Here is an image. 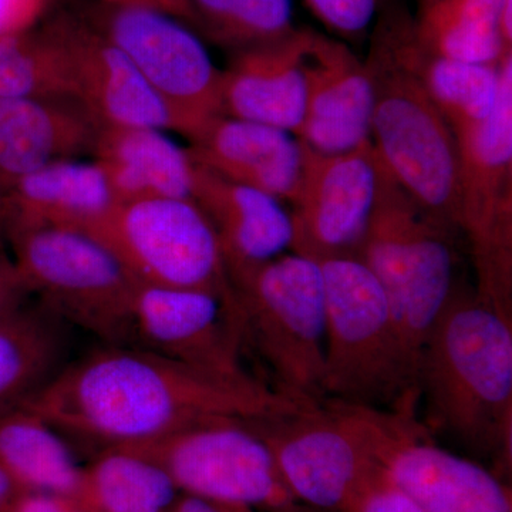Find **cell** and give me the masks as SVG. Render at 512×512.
<instances>
[{
	"label": "cell",
	"mask_w": 512,
	"mask_h": 512,
	"mask_svg": "<svg viewBox=\"0 0 512 512\" xmlns=\"http://www.w3.org/2000/svg\"><path fill=\"white\" fill-rule=\"evenodd\" d=\"M501 0H430L413 33L431 56L470 63H500L504 49L498 29Z\"/></svg>",
	"instance_id": "27"
},
{
	"label": "cell",
	"mask_w": 512,
	"mask_h": 512,
	"mask_svg": "<svg viewBox=\"0 0 512 512\" xmlns=\"http://www.w3.org/2000/svg\"><path fill=\"white\" fill-rule=\"evenodd\" d=\"M0 467L25 491L69 498L82 478L59 431L25 407L0 414Z\"/></svg>",
	"instance_id": "25"
},
{
	"label": "cell",
	"mask_w": 512,
	"mask_h": 512,
	"mask_svg": "<svg viewBox=\"0 0 512 512\" xmlns=\"http://www.w3.org/2000/svg\"><path fill=\"white\" fill-rule=\"evenodd\" d=\"M168 512H229L227 505L211 503L204 498L190 497L184 498L180 503L173 504Z\"/></svg>",
	"instance_id": "38"
},
{
	"label": "cell",
	"mask_w": 512,
	"mask_h": 512,
	"mask_svg": "<svg viewBox=\"0 0 512 512\" xmlns=\"http://www.w3.org/2000/svg\"><path fill=\"white\" fill-rule=\"evenodd\" d=\"M100 128L74 99L0 97V192L47 164L93 154Z\"/></svg>",
	"instance_id": "20"
},
{
	"label": "cell",
	"mask_w": 512,
	"mask_h": 512,
	"mask_svg": "<svg viewBox=\"0 0 512 512\" xmlns=\"http://www.w3.org/2000/svg\"><path fill=\"white\" fill-rule=\"evenodd\" d=\"M419 72L454 134L487 119L494 110L501 89V60L495 64L461 62L431 56L419 46Z\"/></svg>",
	"instance_id": "28"
},
{
	"label": "cell",
	"mask_w": 512,
	"mask_h": 512,
	"mask_svg": "<svg viewBox=\"0 0 512 512\" xmlns=\"http://www.w3.org/2000/svg\"><path fill=\"white\" fill-rule=\"evenodd\" d=\"M312 30L235 52L221 77V113L254 121L296 137L305 114L303 60Z\"/></svg>",
	"instance_id": "18"
},
{
	"label": "cell",
	"mask_w": 512,
	"mask_h": 512,
	"mask_svg": "<svg viewBox=\"0 0 512 512\" xmlns=\"http://www.w3.org/2000/svg\"><path fill=\"white\" fill-rule=\"evenodd\" d=\"M228 507V511L229 512H249V508H244V507H229V505H227Z\"/></svg>",
	"instance_id": "41"
},
{
	"label": "cell",
	"mask_w": 512,
	"mask_h": 512,
	"mask_svg": "<svg viewBox=\"0 0 512 512\" xmlns=\"http://www.w3.org/2000/svg\"><path fill=\"white\" fill-rule=\"evenodd\" d=\"M379 178V158L370 140L338 154L303 146L301 181L289 202L291 251L313 261L357 255L375 207Z\"/></svg>",
	"instance_id": "14"
},
{
	"label": "cell",
	"mask_w": 512,
	"mask_h": 512,
	"mask_svg": "<svg viewBox=\"0 0 512 512\" xmlns=\"http://www.w3.org/2000/svg\"><path fill=\"white\" fill-rule=\"evenodd\" d=\"M80 16L128 57L188 140L222 116V70L194 33L161 10L86 3Z\"/></svg>",
	"instance_id": "11"
},
{
	"label": "cell",
	"mask_w": 512,
	"mask_h": 512,
	"mask_svg": "<svg viewBox=\"0 0 512 512\" xmlns=\"http://www.w3.org/2000/svg\"><path fill=\"white\" fill-rule=\"evenodd\" d=\"M93 156L117 204L148 198H191L192 164L163 130L101 127Z\"/></svg>",
	"instance_id": "23"
},
{
	"label": "cell",
	"mask_w": 512,
	"mask_h": 512,
	"mask_svg": "<svg viewBox=\"0 0 512 512\" xmlns=\"http://www.w3.org/2000/svg\"><path fill=\"white\" fill-rule=\"evenodd\" d=\"M84 232L106 245L140 284L237 301L215 229L191 198L120 202Z\"/></svg>",
	"instance_id": "9"
},
{
	"label": "cell",
	"mask_w": 512,
	"mask_h": 512,
	"mask_svg": "<svg viewBox=\"0 0 512 512\" xmlns=\"http://www.w3.org/2000/svg\"><path fill=\"white\" fill-rule=\"evenodd\" d=\"M194 25L234 52L278 42L295 32L292 0H191Z\"/></svg>",
	"instance_id": "29"
},
{
	"label": "cell",
	"mask_w": 512,
	"mask_h": 512,
	"mask_svg": "<svg viewBox=\"0 0 512 512\" xmlns=\"http://www.w3.org/2000/svg\"><path fill=\"white\" fill-rule=\"evenodd\" d=\"M177 485L167 471L147 458L121 450H104L82 471L72 500L86 512H168Z\"/></svg>",
	"instance_id": "26"
},
{
	"label": "cell",
	"mask_w": 512,
	"mask_h": 512,
	"mask_svg": "<svg viewBox=\"0 0 512 512\" xmlns=\"http://www.w3.org/2000/svg\"><path fill=\"white\" fill-rule=\"evenodd\" d=\"M367 420L380 470L424 512H512L511 488L434 443L416 413L367 407Z\"/></svg>",
	"instance_id": "13"
},
{
	"label": "cell",
	"mask_w": 512,
	"mask_h": 512,
	"mask_svg": "<svg viewBox=\"0 0 512 512\" xmlns=\"http://www.w3.org/2000/svg\"><path fill=\"white\" fill-rule=\"evenodd\" d=\"M229 281L244 345L264 360L275 389L299 402H325V291L318 262L285 252L229 275Z\"/></svg>",
	"instance_id": "6"
},
{
	"label": "cell",
	"mask_w": 512,
	"mask_h": 512,
	"mask_svg": "<svg viewBox=\"0 0 512 512\" xmlns=\"http://www.w3.org/2000/svg\"><path fill=\"white\" fill-rule=\"evenodd\" d=\"M316 404L254 376L208 372L128 346L103 345L57 373L25 409L59 433L104 450L214 420H269Z\"/></svg>",
	"instance_id": "1"
},
{
	"label": "cell",
	"mask_w": 512,
	"mask_h": 512,
	"mask_svg": "<svg viewBox=\"0 0 512 512\" xmlns=\"http://www.w3.org/2000/svg\"><path fill=\"white\" fill-rule=\"evenodd\" d=\"M26 291L72 328L126 345L140 282L99 239L74 228H36L8 238Z\"/></svg>",
	"instance_id": "7"
},
{
	"label": "cell",
	"mask_w": 512,
	"mask_h": 512,
	"mask_svg": "<svg viewBox=\"0 0 512 512\" xmlns=\"http://www.w3.org/2000/svg\"><path fill=\"white\" fill-rule=\"evenodd\" d=\"M345 512H424L399 488L394 487L382 470H377L360 488Z\"/></svg>",
	"instance_id": "32"
},
{
	"label": "cell",
	"mask_w": 512,
	"mask_h": 512,
	"mask_svg": "<svg viewBox=\"0 0 512 512\" xmlns=\"http://www.w3.org/2000/svg\"><path fill=\"white\" fill-rule=\"evenodd\" d=\"M427 2H430V0H423V3H427Z\"/></svg>",
	"instance_id": "43"
},
{
	"label": "cell",
	"mask_w": 512,
	"mask_h": 512,
	"mask_svg": "<svg viewBox=\"0 0 512 512\" xmlns=\"http://www.w3.org/2000/svg\"><path fill=\"white\" fill-rule=\"evenodd\" d=\"M26 493L5 468L0 467V512H6L20 494Z\"/></svg>",
	"instance_id": "37"
},
{
	"label": "cell",
	"mask_w": 512,
	"mask_h": 512,
	"mask_svg": "<svg viewBox=\"0 0 512 512\" xmlns=\"http://www.w3.org/2000/svg\"><path fill=\"white\" fill-rule=\"evenodd\" d=\"M119 448L153 461L177 488L211 503L278 511H291L298 503L271 448L248 420L208 421Z\"/></svg>",
	"instance_id": "12"
},
{
	"label": "cell",
	"mask_w": 512,
	"mask_h": 512,
	"mask_svg": "<svg viewBox=\"0 0 512 512\" xmlns=\"http://www.w3.org/2000/svg\"><path fill=\"white\" fill-rule=\"evenodd\" d=\"M50 5L52 0H0V36L32 32Z\"/></svg>",
	"instance_id": "33"
},
{
	"label": "cell",
	"mask_w": 512,
	"mask_h": 512,
	"mask_svg": "<svg viewBox=\"0 0 512 512\" xmlns=\"http://www.w3.org/2000/svg\"><path fill=\"white\" fill-rule=\"evenodd\" d=\"M6 512H86L72 498L62 495L33 493L20 494Z\"/></svg>",
	"instance_id": "35"
},
{
	"label": "cell",
	"mask_w": 512,
	"mask_h": 512,
	"mask_svg": "<svg viewBox=\"0 0 512 512\" xmlns=\"http://www.w3.org/2000/svg\"><path fill=\"white\" fill-rule=\"evenodd\" d=\"M28 295L12 259L0 249V316L19 308Z\"/></svg>",
	"instance_id": "34"
},
{
	"label": "cell",
	"mask_w": 512,
	"mask_h": 512,
	"mask_svg": "<svg viewBox=\"0 0 512 512\" xmlns=\"http://www.w3.org/2000/svg\"><path fill=\"white\" fill-rule=\"evenodd\" d=\"M498 29L504 49L512 52V0H501L498 12Z\"/></svg>",
	"instance_id": "39"
},
{
	"label": "cell",
	"mask_w": 512,
	"mask_h": 512,
	"mask_svg": "<svg viewBox=\"0 0 512 512\" xmlns=\"http://www.w3.org/2000/svg\"><path fill=\"white\" fill-rule=\"evenodd\" d=\"M99 2L107 3V5L117 6H144V8H154L150 0H99ZM158 10V9H157Z\"/></svg>",
	"instance_id": "40"
},
{
	"label": "cell",
	"mask_w": 512,
	"mask_h": 512,
	"mask_svg": "<svg viewBox=\"0 0 512 512\" xmlns=\"http://www.w3.org/2000/svg\"><path fill=\"white\" fill-rule=\"evenodd\" d=\"M266 441L293 497L345 512L379 470L366 407L326 400L289 416L248 420Z\"/></svg>",
	"instance_id": "10"
},
{
	"label": "cell",
	"mask_w": 512,
	"mask_h": 512,
	"mask_svg": "<svg viewBox=\"0 0 512 512\" xmlns=\"http://www.w3.org/2000/svg\"><path fill=\"white\" fill-rule=\"evenodd\" d=\"M191 200L215 229L228 275L264 264L291 249V214L271 195L194 164Z\"/></svg>",
	"instance_id": "22"
},
{
	"label": "cell",
	"mask_w": 512,
	"mask_h": 512,
	"mask_svg": "<svg viewBox=\"0 0 512 512\" xmlns=\"http://www.w3.org/2000/svg\"><path fill=\"white\" fill-rule=\"evenodd\" d=\"M460 164V229L477 271V295L512 320V53L490 116L454 134Z\"/></svg>",
	"instance_id": "8"
},
{
	"label": "cell",
	"mask_w": 512,
	"mask_h": 512,
	"mask_svg": "<svg viewBox=\"0 0 512 512\" xmlns=\"http://www.w3.org/2000/svg\"><path fill=\"white\" fill-rule=\"evenodd\" d=\"M454 231L416 204L380 164L375 207L356 256L386 293L404 373L417 397L421 353L456 291Z\"/></svg>",
	"instance_id": "4"
},
{
	"label": "cell",
	"mask_w": 512,
	"mask_h": 512,
	"mask_svg": "<svg viewBox=\"0 0 512 512\" xmlns=\"http://www.w3.org/2000/svg\"><path fill=\"white\" fill-rule=\"evenodd\" d=\"M316 262L325 291L323 399L416 413L382 285L359 256Z\"/></svg>",
	"instance_id": "5"
},
{
	"label": "cell",
	"mask_w": 512,
	"mask_h": 512,
	"mask_svg": "<svg viewBox=\"0 0 512 512\" xmlns=\"http://www.w3.org/2000/svg\"><path fill=\"white\" fill-rule=\"evenodd\" d=\"M366 64L375 84L370 143L380 164L431 217L460 229L456 136L421 80L414 33L380 37Z\"/></svg>",
	"instance_id": "3"
},
{
	"label": "cell",
	"mask_w": 512,
	"mask_h": 512,
	"mask_svg": "<svg viewBox=\"0 0 512 512\" xmlns=\"http://www.w3.org/2000/svg\"><path fill=\"white\" fill-rule=\"evenodd\" d=\"M62 50L74 99L101 127L178 131L177 120L119 47L80 15L62 13L43 28Z\"/></svg>",
	"instance_id": "16"
},
{
	"label": "cell",
	"mask_w": 512,
	"mask_h": 512,
	"mask_svg": "<svg viewBox=\"0 0 512 512\" xmlns=\"http://www.w3.org/2000/svg\"><path fill=\"white\" fill-rule=\"evenodd\" d=\"M434 430L511 463L512 322L456 289L431 329L417 372Z\"/></svg>",
	"instance_id": "2"
},
{
	"label": "cell",
	"mask_w": 512,
	"mask_h": 512,
	"mask_svg": "<svg viewBox=\"0 0 512 512\" xmlns=\"http://www.w3.org/2000/svg\"><path fill=\"white\" fill-rule=\"evenodd\" d=\"M192 163L225 180L291 202L301 181L303 146L293 134L220 116L191 138Z\"/></svg>",
	"instance_id": "19"
},
{
	"label": "cell",
	"mask_w": 512,
	"mask_h": 512,
	"mask_svg": "<svg viewBox=\"0 0 512 512\" xmlns=\"http://www.w3.org/2000/svg\"><path fill=\"white\" fill-rule=\"evenodd\" d=\"M124 346L220 375H248L238 302L211 292L138 285Z\"/></svg>",
	"instance_id": "15"
},
{
	"label": "cell",
	"mask_w": 512,
	"mask_h": 512,
	"mask_svg": "<svg viewBox=\"0 0 512 512\" xmlns=\"http://www.w3.org/2000/svg\"><path fill=\"white\" fill-rule=\"evenodd\" d=\"M69 330L40 303L0 316V414L25 406L69 363Z\"/></svg>",
	"instance_id": "24"
},
{
	"label": "cell",
	"mask_w": 512,
	"mask_h": 512,
	"mask_svg": "<svg viewBox=\"0 0 512 512\" xmlns=\"http://www.w3.org/2000/svg\"><path fill=\"white\" fill-rule=\"evenodd\" d=\"M117 205L100 165L55 161L0 192L3 235L36 228L92 227Z\"/></svg>",
	"instance_id": "21"
},
{
	"label": "cell",
	"mask_w": 512,
	"mask_h": 512,
	"mask_svg": "<svg viewBox=\"0 0 512 512\" xmlns=\"http://www.w3.org/2000/svg\"><path fill=\"white\" fill-rule=\"evenodd\" d=\"M3 239H5V235H3L2 212H0V245H2Z\"/></svg>",
	"instance_id": "42"
},
{
	"label": "cell",
	"mask_w": 512,
	"mask_h": 512,
	"mask_svg": "<svg viewBox=\"0 0 512 512\" xmlns=\"http://www.w3.org/2000/svg\"><path fill=\"white\" fill-rule=\"evenodd\" d=\"M150 2L153 3L154 8L161 10L165 15L194 25L191 0H150Z\"/></svg>",
	"instance_id": "36"
},
{
	"label": "cell",
	"mask_w": 512,
	"mask_h": 512,
	"mask_svg": "<svg viewBox=\"0 0 512 512\" xmlns=\"http://www.w3.org/2000/svg\"><path fill=\"white\" fill-rule=\"evenodd\" d=\"M305 3L330 29L355 35L369 26L377 0H305Z\"/></svg>",
	"instance_id": "31"
},
{
	"label": "cell",
	"mask_w": 512,
	"mask_h": 512,
	"mask_svg": "<svg viewBox=\"0 0 512 512\" xmlns=\"http://www.w3.org/2000/svg\"><path fill=\"white\" fill-rule=\"evenodd\" d=\"M0 97L74 99L62 50L45 30L0 36Z\"/></svg>",
	"instance_id": "30"
},
{
	"label": "cell",
	"mask_w": 512,
	"mask_h": 512,
	"mask_svg": "<svg viewBox=\"0 0 512 512\" xmlns=\"http://www.w3.org/2000/svg\"><path fill=\"white\" fill-rule=\"evenodd\" d=\"M305 114L296 138L323 154L370 140L375 84L366 63L343 43L311 32L303 60Z\"/></svg>",
	"instance_id": "17"
}]
</instances>
